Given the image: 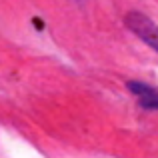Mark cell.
I'll return each instance as SVG.
<instances>
[{"label": "cell", "instance_id": "obj_3", "mask_svg": "<svg viewBox=\"0 0 158 158\" xmlns=\"http://www.w3.org/2000/svg\"><path fill=\"white\" fill-rule=\"evenodd\" d=\"M74 2H76V4H84L86 0H74Z\"/></svg>", "mask_w": 158, "mask_h": 158}, {"label": "cell", "instance_id": "obj_1", "mask_svg": "<svg viewBox=\"0 0 158 158\" xmlns=\"http://www.w3.org/2000/svg\"><path fill=\"white\" fill-rule=\"evenodd\" d=\"M124 22H126V26L130 28L142 42H146L150 48H154L158 52V26L148 16L140 14V12H128Z\"/></svg>", "mask_w": 158, "mask_h": 158}, {"label": "cell", "instance_id": "obj_2", "mask_svg": "<svg viewBox=\"0 0 158 158\" xmlns=\"http://www.w3.org/2000/svg\"><path fill=\"white\" fill-rule=\"evenodd\" d=\"M128 90L140 98V104L146 110H158V90L144 82H128Z\"/></svg>", "mask_w": 158, "mask_h": 158}]
</instances>
